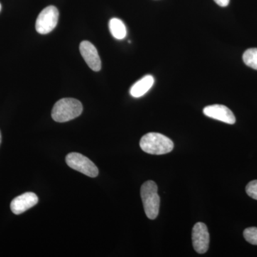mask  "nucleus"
Returning <instances> with one entry per match:
<instances>
[{
    "label": "nucleus",
    "instance_id": "8",
    "mask_svg": "<svg viewBox=\"0 0 257 257\" xmlns=\"http://www.w3.org/2000/svg\"><path fill=\"white\" fill-rule=\"evenodd\" d=\"M38 201V197L35 193L26 192L15 197L10 204V208L15 214L19 215L36 205Z\"/></svg>",
    "mask_w": 257,
    "mask_h": 257
},
{
    "label": "nucleus",
    "instance_id": "6",
    "mask_svg": "<svg viewBox=\"0 0 257 257\" xmlns=\"http://www.w3.org/2000/svg\"><path fill=\"white\" fill-rule=\"evenodd\" d=\"M209 231L207 226L202 222H198L192 229V243L194 250L199 253L207 252L209 246Z\"/></svg>",
    "mask_w": 257,
    "mask_h": 257
},
{
    "label": "nucleus",
    "instance_id": "3",
    "mask_svg": "<svg viewBox=\"0 0 257 257\" xmlns=\"http://www.w3.org/2000/svg\"><path fill=\"white\" fill-rule=\"evenodd\" d=\"M158 187L153 181H147L141 187V197L144 209L147 217L155 219L159 214L160 207V197Z\"/></svg>",
    "mask_w": 257,
    "mask_h": 257
},
{
    "label": "nucleus",
    "instance_id": "15",
    "mask_svg": "<svg viewBox=\"0 0 257 257\" xmlns=\"http://www.w3.org/2000/svg\"><path fill=\"white\" fill-rule=\"evenodd\" d=\"M214 2L219 5V6L225 8L229 4L230 0H214Z\"/></svg>",
    "mask_w": 257,
    "mask_h": 257
},
{
    "label": "nucleus",
    "instance_id": "5",
    "mask_svg": "<svg viewBox=\"0 0 257 257\" xmlns=\"http://www.w3.org/2000/svg\"><path fill=\"white\" fill-rule=\"evenodd\" d=\"M59 11L55 6L47 7L37 17L36 25L37 32L41 35L50 33L57 27L58 23Z\"/></svg>",
    "mask_w": 257,
    "mask_h": 257
},
{
    "label": "nucleus",
    "instance_id": "13",
    "mask_svg": "<svg viewBox=\"0 0 257 257\" xmlns=\"http://www.w3.org/2000/svg\"><path fill=\"white\" fill-rule=\"evenodd\" d=\"M243 237L251 244L257 245V227H248L243 231Z\"/></svg>",
    "mask_w": 257,
    "mask_h": 257
},
{
    "label": "nucleus",
    "instance_id": "10",
    "mask_svg": "<svg viewBox=\"0 0 257 257\" xmlns=\"http://www.w3.org/2000/svg\"><path fill=\"white\" fill-rule=\"evenodd\" d=\"M154 83V77L152 75H146L134 84L130 89V94L133 97H141L151 89Z\"/></svg>",
    "mask_w": 257,
    "mask_h": 257
},
{
    "label": "nucleus",
    "instance_id": "11",
    "mask_svg": "<svg viewBox=\"0 0 257 257\" xmlns=\"http://www.w3.org/2000/svg\"><path fill=\"white\" fill-rule=\"evenodd\" d=\"M109 28L111 35L116 40H123L126 37V26H125L124 23L119 19H111L109 23Z\"/></svg>",
    "mask_w": 257,
    "mask_h": 257
},
{
    "label": "nucleus",
    "instance_id": "14",
    "mask_svg": "<svg viewBox=\"0 0 257 257\" xmlns=\"http://www.w3.org/2000/svg\"><path fill=\"white\" fill-rule=\"evenodd\" d=\"M246 192L250 197L257 200V180L251 181L246 185Z\"/></svg>",
    "mask_w": 257,
    "mask_h": 257
},
{
    "label": "nucleus",
    "instance_id": "7",
    "mask_svg": "<svg viewBox=\"0 0 257 257\" xmlns=\"http://www.w3.org/2000/svg\"><path fill=\"white\" fill-rule=\"evenodd\" d=\"M79 51L89 68L94 72H99L101 68V62L94 45L90 42L83 41L79 45Z\"/></svg>",
    "mask_w": 257,
    "mask_h": 257
},
{
    "label": "nucleus",
    "instance_id": "9",
    "mask_svg": "<svg viewBox=\"0 0 257 257\" xmlns=\"http://www.w3.org/2000/svg\"><path fill=\"white\" fill-rule=\"evenodd\" d=\"M204 114L212 119L219 120L229 124H234L236 118L229 108L221 104H214L206 106L203 110Z\"/></svg>",
    "mask_w": 257,
    "mask_h": 257
},
{
    "label": "nucleus",
    "instance_id": "17",
    "mask_svg": "<svg viewBox=\"0 0 257 257\" xmlns=\"http://www.w3.org/2000/svg\"><path fill=\"white\" fill-rule=\"evenodd\" d=\"M1 10H2V5H1V3H0V12H1Z\"/></svg>",
    "mask_w": 257,
    "mask_h": 257
},
{
    "label": "nucleus",
    "instance_id": "12",
    "mask_svg": "<svg viewBox=\"0 0 257 257\" xmlns=\"http://www.w3.org/2000/svg\"><path fill=\"white\" fill-rule=\"evenodd\" d=\"M243 61L248 67L257 70V48H251L245 51Z\"/></svg>",
    "mask_w": 257,
    "mask_h": 257
},
{
    "label": "nucleus",
    "instance_id": "4",
    "mask_svg": "<svg viewBox=\"0 0 257 257\" xmlns=\"http://www.w3.org/2000/svg\"><path fill=\"white\" fill-rule=\"evenodd\" d=\"M67 165L71 168L89 177H96L99 175V170L94 163L82 154L72 152L66 157Z\"/></svg>",
    "mask_w": 257,
    "mask_h": 257
},
{
    "label": "nucleus",
    "instance_id": "2",
    "mask_svg": "<svg viewBox=\"0 0 257 257\" xmlns=\"http://www.w3.org/2000/svg\"><path fill=\"white\" fill-rule=\"evenodd\" d=\"M140 147L150 155H161L170 153L174 149V143L170 138L156 133L147 134L142 138Z\"/></svg>",
    "mask_w": 257,
    "mask_h": 257
},
{
    "label": "nucleus",
    "instance_id": "16",
    "mask_svg": "<svg viewBox=\"0 0 257 257\" xmlns=\"http://www.w3.org/2000/svg\"><path fill=\"white\" fill-rule=\"evenodd\" d=\"M2 143V135H1V132H0V145H1Z\"/></svg>",
    "mask_w": 257,
    "mask_h": 257
},
{
    "label": "nucleus",
    "instance_id": "1",
    "mask_svg": "<svg viewBox=\"0 0 257 257\" xmlns=\"http://www.w3.org/2000/svg\"><path fill=\"white\" fill-rule=\"evenodd\" d=\"M82 103L73 98H63L57 101L52 111V119L57 122H67L82 114Z\"/></svg>",
    "mask_w": 257,
    "mask_h": 257
}]
</instances>
